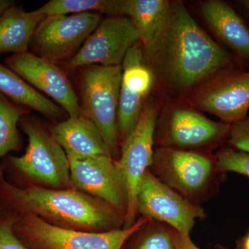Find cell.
Returning a JSON list of instances; mask_svg holds the SVG:
<instances>
[{
	"mask_svg": "<svg viewBox=\"0 0 249 249\" xmlns=\"http://www.w3.org/2000/svg\"><path fill=\"white\" fill-rule=\"evenodd\" d=\"M16 216L33 214L66 229L108 231L121 229L124 217L110 205L71 189L19 187L5 178L0 166V209Z\"/></svg>",
	"mask_w": 249,
	"mask_h": 249,
	"instance_id": "cell-1",
	"label": "cell"
},
{
	"mask_svg": "<svg viewBox=\"0 0 249 249\" xmlns=\"http://www.w3.org/2000/svg\"><path fill=\"white\" fill-rule=\"evenodd\" d=\"M160 52L167 78L188 88L225 70L232 57L199 27L182 3L170 6L164 29L150 53Z\"/></svg>",
	"mask_w": 249,
	"mask_h": 249,
	"instance_id": "cell-2",
	"label": "cell"
},
{
	"mask_svg": "<svg viewBox=\"0 0 249 249\" xmlns=\"http://www.w3.org/2000/svg\"><path fill=\"white\" fill-rule=\"evenodd\" d=\"M148 170L160 181L199 206L219 191L227 175L218 169L214 155L162 147L155 151Z\"/></svg>",
	"mask_w": 249,
	"mask_h": 249,
	"instance_id": "cell-3",
	"label": "cell"
},
{
	"mask_svg": "<svg viewBox=\"0 0 249 249\" xmlns=\"http://www.w3.org/2000/svg\"><path fill=\"white\" fill-rule=\"evenodd\" d=\"M83 69L78 98L82 114L97 127L109 155L117 160L120 155L117 115L122 66L93 65Z\"/></svg>",
	"mask_w": 249,
	"mask_h": 249,
	"instance_id": "cell-4",
	"label": "cell"
},
{
	"mask_svg": "<svg viewBox=\"0 0 249 249\" xmlns=\"http://www.w3.org/2000/svg\"><path fill=\"white\" fill-rule=\"evenodd\" d=\"M15 233L39 249H122L150 219L142 216L132 227L108 231H84L53 225L33 214L14 216Z\"/></svg>",
	"mask_w": 249,
	"mask_h": 249,
	"instance_id": "cell-5",
	"label": "cell"
},
{
	"mask_svg": "<svg viewBox=\"0 0 249 249\" xmlns=\"http://www.w3.org/2000/svg\"><path fill=\"white\" fill-rule=\"evenodd\" d=\"M26 116L19 125L28 137L27 150L20 157H10L8 166L44 188L69 189L71 182L66 154L43 126Z\"/></svg>",
	"mask_w": 249,
	"mask_h": 249,
	"instance_id": "cell-6",
	"label": "cell"
},
{
	"mask_svg": "<svg viewBox=\"0 0 249 249\" xmlns=\"http://www.w3.org/2000/svg\"><path fill=\"white\" fill-rule=\"evenodd\" d=\"M157 110L151 103L142 108L140 117L128 137L121 142V152L116 165L120 170L127 194V208L124 217V229L137 220V199L144 174L153 161Z\"/></svg>",
	"mask_w": 249,
	"mask_h": 249,
	"instance_id": "cell-7",
	"label": "cell"
},
{
	"mask_svg": "<svg viewBox=\"0 0 249 249\" xmlns=\"http://www.w3.org/2000/svg\"><path fill=\"white\" fill-rule=\"evenodd\" d=\"M101 20L102 15L93 13L46 16L31 39V53L64 63L77 53Z\"/></svg>",
	"mask_w": 249,
	"mask_h": 249,
	"instance_id": "cell-8",
	"label": "cell"
},
{
	"mask_svg": "<svg viewBox=\"0 0 249 249\" xmlns=\"http://www.w3.org/2000/svg\"><path fill=\"white\" fill-rule=\"evenodd\" d=\"M137 213L169 226L178 234L189 237L197 219L206 214L201 206L188 201L160 181L147 170L139 186Z\"/></svg>",
	"mask_w": 249,
	"mask_h": 249,
	"instance_id": "cell-9",
	"label": "cell"
},
{
	"mask_svg": "<svg viewBox=\"0 0 249 249\" xmlns=\"http://www.w3.org/2000/svg\"><path fill=\"white\" fill-rule=\"evenodd\" d=\"M138 42V34L129 18L109 16L102 19L77 53L63 64L71 70L93 65L119 66Z\"/></svg>",
	"mask_w": 249,
	"mask_h": 249,
	"instance_id": "cell-10",
	"label": "cell"
},
{
	"mask_svg": "<svg viewBox=\"0 0 249 249\" xmlns=\"http://www.w3.org/2000/svg\"><path fill=\"white\" fill-rule=\"evenodd\" d=\"M11 69L34 89L53 98L70 118L81 116L79 98L67 73L53 62L31 52L13 54L6 58Z\"/></svg>",
	"mask_w": 249,
	"mask_h": 249,
	"instance_id": "cell-11",
	"label": "cell"
},
{
	"mask_svg": "<svg viewBox=\"0 0 249 249\" xmlns=\"http://www.w3.org/2000/svg\"><path fill=\"white\" fill-rule=\"evenodd\" d=\"M70 178L76 190L110 205L124 217L127 194L116 160L107 155L70 160Z\"/></svg>",
	"mask_w": 249,
	"mask_h": 249,
	"instance_id": "cell-12",
	"label": "cell"
},
{
	"mask_svg": "<svg viewBox=\"0 0 249 249\" xmlns=\"http://www.w3.org/2000/svg\"><path fill=\"white\" fill-rule=\"evenodd\" d=\"M121 66L122 80L117 115L119 143L128 137L138 122L144 100L152 83L151 72L144 64L140 42L127 52Z\"/></svg>",
	"mask_w": 249,
	"mask_h": 249,
	"instance_id": "cell-13",
	"label": "cell"
},
{
	"mask_svg": "<svg viewBox=\"0 0 249 249\" xmlns=\"http://www.w3.org/2000/svg\"><path fill=\"white\" fill-rule=\"evenodd\" d=\"M231 124L215 122L196 111L178 109L172 114L162 147L196 152L229 140Z\"/></svg>",
	"mask_w": 249,
	"mask_h": 249,
	"instance_id": "cell-14",
	"label": "cell"
},
{
	"mask_svg": "<svg viewBox=\"0 0 249 249\" xmlns=\"http://www.w3.org/2000/svg\"><path fill=\"white\" fill-rule=\"evenodd\" d=\"M198 105L224 124L243 120L249 109V71L227 77L203 94Z\"/></svg>",
	"mask_w": 249,
	"mask_h": 249,
	"instance_id": "cell-15",
	"label": "cell"
},
{
	"mask_svg": "<svg viewBox=\"0 0 249 249\" xmlns=\"http://www.w3.org/2000/svg\"><path fill=\"white\" fill-rule=\"evenodd\" d=\"M51 134L63 149L69 160H85L101 155L110 157L97 127L83 114L79 117H70L55 124Z\"/></svg>",
	"mask_w": 249,
	"mask_h": 249,
	"instance_id": "cell-16",
	"label": "cell"
},
{
	"mask_svg": "<svg viewBox=\"0 0 249 249\" xmlns=\"http://www.w3.org/2000/svg\"><path fill=\"white\" fill-rule=\"evenodd\" d=\"M201 11L218 37L240 56L249 59V29L229 4L217 0L205 1Z\"/></svg>",
	"mask_w": 249,
	"mask_h": 249,
	"instance_id": "cell-17",
	"label": "cell"
},
{
	"mask_svg": "<svg viewBox=\"0 0 249 249\" xmlns=\"http://www.w3.org/2000/svg\"><path fill=\"white\" fill-rule=\"evenodd\" d=\"M46 17L36 10L24 11L22 6H11L0 16V54L28 52L37 26Z\"/></svg>",
	"mask_w": 249,
	"mask_h": 249,
	"instance_id": "cell-18",
	"label": "cell"
},
{
	"mask_svg": "<svg viewBox=\"0 0 249 249\" xmlns=\"http://www.w3.org/2000/svg\"><path fill=\"white\" fill-rule=\"evenodd\" d=\"M170 6L165 0H128L127 16L137 31L139 42L148 53L164 29Z\"/></svg>",
	"mask_w": 249,
	"mask_h": 249,
	"instance_id": "cell-19",
	"label": "cell"
},
{
	"mask_svg": "<svg viewBox=\"0 0 249 249\" xmlns=\"http://www.w3.org/2000/svg\"><path fill=\"white\" fill-rule=\"evenodd\" d=\"M0 92L14 102L51 119H58L63 115L64 110L58 105L34 89L9 67L1 64Z\"/></svg>",
	"mask_w": 249,
	"mask_h": 249,
	"instance_id": "cell-20",
	"label": "cell"
},
{
	"mask_svg": "<svg viewBox=\"0 0 249 249\" xmlns=\"http://www.w3.org/2000/svg\"><path fill=\"white\" fill-rule=\"evenodd\" d=\"M127 9L128 0H51L36 11L45 16L85 13L124 16Z\"/></svg>",
	"mask_w": 249,
	"mask_h": 249,
	"instance_id": "cell-21",
	"label": "cell"
},
{
	"mask_svg": "<svg viewBox=\"0 0 249 249\" xmlns=\"http://www.w3.org/2000/svg\"><path fill=\"white\" fill-rule=\"evenodd\" d=\"M29 111V108L0 92V159L10 152L21 150L22 138L18 125Z\"/></svg>",
	"mask_w": 249,
	"mask_h": 249,
	"instance_id": "cell-22",
	"label": "cell"
},
{
	"mask_svg": "<svg viewBox=\"0 0 249 249\" xmlns=\"http://www.w3.org/2000/svg\"><path fill=\"white\" fill-rule=\"evenodd\" d=\"M142 231L134 249H174V230L169 226L150 219Z\"/></svg>",
	"mask_w": 249,
	"mask_h": 249,
	"instance_id": "cell-23",
	"label": "cell"
},
{
	"mask_svg": "<svg viewBox=\"0 0 249 249\" xmlns=\"http://www.w3.org/2000/svg\"><path fill=\"white\" fill-rule=\"evenodd\" d=\"M218 169L222 173H235L249 178V154L230 146L219 149L214 155Z\"/></svg>",
	"mask_w": 249,
	"mask_h": 249,
	"instance_id": "cell-24",
	"label": "cell"
},
{
	"mask_svg": "<svg viewBox=\"0 0 249 249\" xmlns=\"http://www.w3.org/2000/svg\"><path fill=\"white\" fill-rule=\"evenodd\" d=\"M14 224V216H0V249H30L15 233Z\"/></svg>",
	"mask_w": 249,
	"mask_h": 249,
	"instance_id": "cell-25",
	"label": "cell"
},
{
	"mask_svg": "<svg viewBox=\"0 0 249 249\" xmlns=\"http://www.w3.org/2000/svg\"><path fill=\"white\" fill-rule=\"evenodd\" d=\"M229 146L249 154V116L231 124Z\"/></svg>",
	"mask_w": 249,
	"mask_h": 249,
	"instance_id": "cell-26",
	"label": "cell"
},
{
	"mask_svg": "<svg viewBox=\"0 0 249 249\" xmlns=\"http://www.w3.org/2000/svg\"><path fill=\"white\" fill-rule=\"evenodd\" d=\"M174 249H200L196 247L191 237H186L178 234L174 230L173 232Z\"/></svg>",
	"mask_w": 249,
	"mask_h": 249,
	"instance_id": "cell-27",
	"label": "cell"
},
{
	"mask_svg": "<svg viewBox=\"0 0 249 249\" xmlns=\"http://www.w3.org/2000/svg\"><path fill=\"white\" fill-rule=\"evenodd\" d=\"M14 5H16V2L13 0H0V16L6 10Z\"/></svg>",
	"mask_w": 249,
	"mask_h": 249,
	"instance_id": "cell-28",
	"label": "cell"
},
{
	"mask_svg": "<svg viewBox=\"0 0 249 249\" xmlns=\"http://www.w3.org/2000/svg\"><path fill=\"white\" fill-rule=\"evenodd\" d=\"M240 249H249V232L246 235L242 242V248Z\"/></svg>",
	"mask_w": 249,
	"mask_h": 249,
	"instance_id": "cell-29",
	"label": "cell"
},
{
	"mask_svg": "<svg viewBox=\"0 0 249 249\" xmlns=\"http://www.w3.org/2000/svg\"><path fill=\"white\" fill-rule=\"evenodd\" d=\"M242 4L247 9V11L249 13V0H245V1H241Z\"/></svg>",
	"mask_w": 249,
	"mask_h": 249,
	"instance_id": "cell-30",
	"label": "cell"
}]
</instances>
